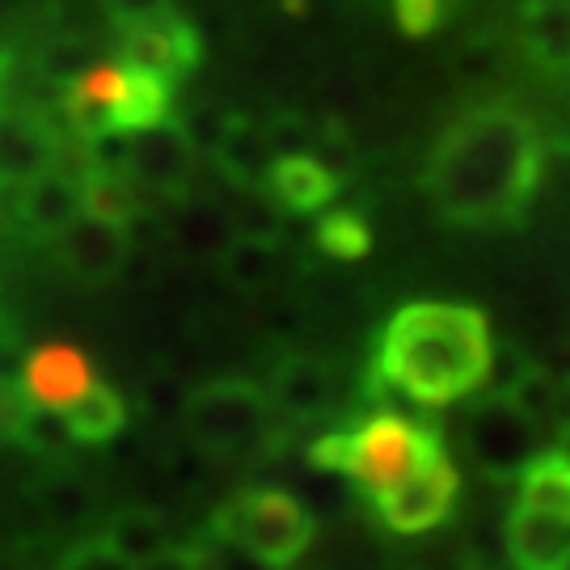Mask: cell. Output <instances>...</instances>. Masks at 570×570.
Segmentation results:
<instances>
[{
    "instance_id": "obj_28",
    "label": "cell",
    "mask_w": 570,
    "mask_h": 570,
    "mask_svg": "<svg viewBox=\"0 0 570 570\" xmlns=\"http://www.w3.org/2000/svg\"><path fill=\"white\" fill-rule=\"evenodd\" d=\"M13 440H18L21 449L35 452V456H63V452L77 444L68 423H63V410L39 406V402H30V410L21 414Z\"/></svg>"
},
{
    "instance_id": "obj_37",
    "label": "cell",
    "mask_w": 570,
    "mask_h": 570,
    "mask_svg": "<svg viewBox=\"0 0 570 570\" xmlns=\"http://www.w3.org/2000/svg\"><path fill=\"white\" fill-rule=\"evenodd\" d=\"M550 423H553L558 431H567V428H570V376H567V381H558V389H553Z\"/></svg>"
},
{
    "instance_id": "obj_40",
    "label": "cell",
    "mask_w": 570,
    "mask_h": 570,
    "mask_svg": "<svg viewBox=\"0 0 570 570\" xmlns=\"http://www.w3.org/2000/svg\"><path fill=\"white\" fill-rule=\"evenodd\" d=\"M558 435H562V444H558V449H562V452L570 456V428H567V431H558Z\"/></svg>"
},
{
    "instance_id": "obj_38",
    "label": "cell",
    "mask_w": 570,
    "mask_h": 570,
    "mask_svg": "<svg viewBox=\"0 0 570 570\" xmlns=\"http://www.w3.org/2000/svg\"><path fill=\"white\" fill-rule=\"evenodd\" d=\"M4 89H9V56L0 51V106H4Z\"/></svg>"
},
{
    "instance_id": "obj_12",
    "label": "cell",
    "mask_w": 570,
    "mask_h": 570,
    "mask_svg": "<svg viewBox=\"0 0 570 570\" xmlns=\"http://www.w3.org/2000/svg\"><path fill=\"white\" fill-rule=\"evenodd\" d=\"M338 186H343V174L334 165H326V157H317L308 148V153H284V157H275L263 190L279 212L313 216V212H326L334 204Z\"/></svg>"
},
{
    "instance_id": "obj_26",
    "label": "cell",
    "mask_w": 570,
    "mask_h": 570,
    "mask_svg": "<svg viewBox=\"0 0 570 570\" xmlns=\"http://www.w3.org/2000/svg\"><path fill=\"white\" fill-rule=\"evenodd\" d=\"M174 237L190 258H220L225 245L233 242V220L216 204H186Z\"/></svg>"
},
{
    "instance_id": "obj_4",
    "label": "cell",
    "mask_w": 570,
    "mask_h": 570,
    "mask_svg": "<svg viewBox=\"0 0 570 570\" xmlns=\"http://www.w3.org/2000/svg\"><path fill=\"white\" fill-rule=\"evenodd\" d=\"M186 440L207 456H242L263 452L279 435V414L271 406L266 389L249 381H212L186 393L183 402Z\"/></svg>"
},
{
    "instance_id": "obj_32",
    "label": "cell",
    "mask_w": 570,
    "mask_h": 570,
    "mask_svg": "<svg viewBox=\"0 0 570 570\" xmlns=\"http://www.w3.org/2000/svg\"><path fill=\"white\" fill-rule=\"evenodd\" d=\"M199 558H204V570H279L266 567L263 558H254V553L228 546L220 537H212V532H207V541H199Z\"/></svg>"
},
{
    "instance_id": "obj_24",
    "label": "cell",
    "mask_w": 570,
    "mask_h": 570,
    "mask_svg": "<svg viewBox=\"0 0 570 570\" xmlns=\"http://www.w3.org/2000/svg\"><path fill=\"white\" fill-rule=\"evenodd\" d=\"M520 503L541 508L570 524V456L558 452H537L524 473H520Z\"/></svg>"
},
{
    "instance_id": "obj_1",
    "label": "cell",
    "mask_w": 570,
    "mask_h": 570,
    "mask_svg": "<svg viewBox=\"0 0 570 570\" xmlns=\"http://www.w3.org/2000/svg\"><path fill=\"white\" fill-rule=\"evenodd\" d=\"M546 144L511 102H487L444 127L423 169L435 212L461 228L515 225L541 183Z\"/></svg>"
},
{
    "instance_id": "obj_11",
    "label": "cell",
    "mask_w": 570,
    "mask_h": 570,
    "mask_svg": "<svg viewBox=\"0 0 570 570\" xmlns=\"http://www.w3.org/2000/svg\"><path fill=\"white\" fill-rule=\"evenodd\" d=\"M190 153H195V144L186 136V127L169 119L127 131V169L136 174V183L148 195H183Z\"/></svg>"
},
{
    "instance_id": "obj_7",
    "label": "cell",
    "mask_w": 570,
    "mask_h": 570,
    "mask_svg": "<svg viewBox=\"0 0 570 570\" xmlns=\"http://www.w3.org/2000/svg\"><path fill=\"white\" fill-rule=\"evenodd\" d=\"M456 487H461V478H456V465L449 461V449L440 440V444H431L423 452V461L410 469L397 487L385 490L372 503H376V515L385 520V529L428 532V529H440L452 515V508H456Z\"/></svg>"
},
{
    "instance_id": "obj_23",
    "label": "cell",
    "mask_w": 570,
    "mask_h": 570,
    "mask_svg": "<svg viewBox=\"0 0 570 570\" xmlns=\"http://www.w3.org/2000/svg\"><path fill=\"white\" fill-rule=\"evenodd\" d=\"M102 541L110 550H119L131 567H140V562H148V558H157V553L174 546V529H169V520H165L161 511L127 508L119 515H110Z\"/></svg>"
},
{
    "instance_id": "obj_36",
    "label": "cell",
    "mask_w": 570,
    "mask_h": 570,
    "mask_svg": "<svg viewBox=\"0 0 570 570\" xmlns=\"http://www.w3.org/2000/svg\"><path fill=\"white\" fill-rule=\"evenodd\" d=\"M494 63H499L494 47H469L465 56H461V72L465 77H482V72H494Z\"/></svg>"
},
{
    "instance_id": "obj_22",
    "label": "cell",
    "mask_w": 570,
    "mask_h": 570,
    "mask_svg": "<svg viewBox=\"0 0 570 570\" xmlns=\"http://www.w3.org/2000/svg\"><path fill=\"white\" fill-rule=\"evenodd\" d=\"M63 423H68L77 444H110L127 423V402L115 385L94 381L72 406L63 410Z\"/></svg>"
},
{
    "instance_id": "obj_16",
    "label": "cell",
    "mask_w": 570,
    "mask_h": 570,
    "mask_svg": "<svg viewBox=\"0 0 570 570\" xmlns=\"http://www.w3.org/2000/svg\"><path fill=\"white\" fill-rule=\"evenodd\" d=\"M266 397H271V406H275L279 419L308 423V419H317L330 406V397H334V372L326 364H317V360L292 355V360H284V364L275 367Z\"/></svg>"
},
{
    "instance_id": "obj_42",
    "label": "cell",
    "mask_w": 570,
    "mask_h": 570,
    "mask_svg": "<svg viewBox=\"0 0 570 570\" xmlns=\"http://www.w3.org/2000/svg\"><path fill=\"white\" fill-rule=\"evenodd\" d=\"M553 570H570V553H567V558H562V562H558Z\"/></svg>"
},
{
    "instance_id": "obj_41",
    "label": "cell",
    "mask_w": 570,
    "mask_h": 570,
    "mask_svg": "<svg viewBox=\"0 0 570 570\" xmlns=\"http://www.w3.org/2000/svg\"><path fill=\"white\" fill-rule=\"evenodd\" d=\"M473 570H520V567H511L508 562V567H473Z\"/></svg>"
},
{
    "instance_id": "obj_15",
    "label": "cell",
    "mask_w": 570,
    "mask_h": 570,
    "mask_svg": "<svg viewBox=\"0 0 570 570\" xmlns=\"http://www.w3.org/2000/svg\"><path fill=\"white\" fill-rule=\"evenodd\" d=\"M508 562L520 570H553L570 553V524L550 511L515 503L503 529Z\"/></svg>"
},
{
    "instance_id": "obj_8",
    "label": "cell",
    "mask_w": 570,
    "mask_h": 570,
    "mask_svg": "<svg viewBox=\"0 0 570 570\" xmlns=\"http://www.w3.org/2000/svg\"><path fill=\"white\" fill-rule=\"evenodd\" d=\"M537 423L511 406L503 393H487L465 423V444L473 465L494 482L520 478L524 465L537 456Z\"/></svg>"
},
{
    "instance_id": "obj_6",
    "label": "cell",
    "mask_w": 570,
    "mask_h": 570,
    "mask_svg": "<svg viewBox=\"0 0 570 570\" xmlns=\"http://www.w3.org/2000/svg\"><path fill=\"white\" fill-rule=\"evenodd\" d=\"M178 85L161 81L153 72H144L136 63L115 60L98 63L72 81L68 94V115L81 122V131H140L148 122L169 119Z\"/></svg>"
},
{
    "instance_id": "obj_14",
    "label": "cell",
    "mask_w": 570,
    "mask_h": 570,
    "mask_svg": "<svg viewBox=\"0 0 570 570\" xmlns=\"http://www.w3.org/2000/svg\"><path fill=\"white\" fill-rule=\"evenodd\" d=\"M56 161L51 127L30 110L0 106V190H21Z\"/></svg>"
},
{
    "instance_id": "obj_18",
    "label": "cell",
    "mask_w": 570,
    "mask_h": 570,
    "mask_svg": "<svg viewBox=\"0 0 570 570\" xmlns=\"http://www.w3.org/2000/svg\"><path fill=\"white\" fill-rule=\"evenodd\" d=\"M148 190L136 183L127 165H89L81 178V212L102 216L110 225L131 228L144 216Z\"/></svg>"
},
{
    "instance_id": "obj_33",
    "label": "cell",
    "mask_w": 570,
    "mask_h": 570,
    "mask_svg": "<svg viewBox=\"0 0 570 570\" xmlns=\"http://www.w3.org/2000/svg\"><path fill=\"white\" fill-rule=\"evenodd\" d=\"M106 13L115 18V26H140V21H157L174 13V0H102Z\"/></svg>"
},
{
    "instance_id": "obj_10",
    "label": "cell",
    "mask_w": 570,
    "mask_h": 570,
    "mask_svg": "<svg viewBox=\"0 0 570 570\" xmlns=\"http://www.w3.org/2000/svg\"><path fill=\"white\" fill-rule=\"evenodd\" d=\"M119 60L136 63V68H144V72H153V77H161L169 85H178L195 68V60H199V35L178 13L157 21H140V26L122 30Z\"/></svg>"
},
{
    "instance_id": "obj_21",
    "label": "cell",
    "mask_w": 570,
    "mask_h": 570,
    "mask_svg": "<svg viewBox=\"0 0 570 570\" xmlns=\"http://www.w3.org/2000/svg\"><path fill=\"white\" fill-rule=\"evenodd\" d=\"M284 266V249L271 233H233V242L220 254V271L237 292H266L279 279Z\"/></svg>"
},
{
    "instance_id": "obj_30",
    "label": "cell",
    "mask_w": 570,
    "mask_h": 570,
    "mask_svg": "<svg viewBox=\"0 0 570 570\" xmlns=\"http://www.w3.org/2000/svg\"><path fill=\"white\" fill-rule=\"evenodd\" d=\"M393 13H397V26L406 30L410 39H423V35L440 30L444 0H393Z\"/></svg>"
},
{
    "instance_id": "obj_19",
    "label": "cell",
    "mask_w": 570,
    "mask_h": 570,
    "mask_svg": "<svg viewBox=\"0 0 570 570\" xmlns=\"http://www.w3.org/2000/svg\"><path fill=\"white\" fill-rule=\"evenodd\" d=\"M520 39L546 72H570V0L520 4Z\"/></svg>"
},
{
    "instance_id": "obj_31",
    "label": "cell",
    "mask_w": 570,
    "mask_h": 570,
    "mask_svg": "<svg viewBox=\"0 0 570 570\" xmlns=\"http://www.w3.org/2000/svg\"><path fill=\"white\" fill-rule=\"evenodd\" d=\"M60 570H136V567L98 537V541H81V546H72V550L63 553Z\"/></svg>"
},
{
    "instance_id": "obj_29",
    "label": "cell",
    "mask_w": 570,
    "mask_h": 570,
    "mask_svg": "<svg viewBox=\"0 0 570 570\" xmlns=\"http://www.w3.org/2000/svg\"><path fill=\"white\" fill-rule=\"evenodd\" d=\"M553 389H558V381H553L550 367L524 364V372L503 389V397H508L520 414H529L537 428H546V423H550V410H553Z\"/></svg>"
},
{
    "instance_id": "obj_5",
    "label": "cell",
    "mask_w": 570,
    "mask_h": 570,
    "mask_svg": "<svg viewBox=\"0 0 570 570\" xmlns=\"http://www.w3.org/2000/svg\"><path fill=\"white\" fill-rule=\"evenodd\" d=\"M313 515L301 499H292L287 490L254 487L225 499L212 515V537H220L237 550L263 558L266 567H292L296 558H305L313 546Z\"/></svg>"
},
{
    "instance_id": "obj_34",
    "label": "cell",
    "mask_w": 570,
    "mask_h": 570,
    "mask_svg": "<svg viewBox=\"0 0 570 570\" xmlns=\"http://www.w3.org/2000/svg\"><path fill=\"white\" fill-rule=\"evenodd\" d=\"M183 381L174 372H157L153 381H144V406H153L157 414H183Z\"/></svg>"
},
{
    "instance_id": "obj_17",
    "label": "cell",
    "mask_w": 570,
    "mask_h": 570,
    "mask_svg": "<svg viewBox=\"0 0 570 570\" xmlns=\"http://www.w3.org/2000/svg\"><path fill=\"white\" fill-rule=\"evenodd\" d=\"M275 140L271 127L254 119H225L220 136H216V161L225 169V178L233 186H263L271 165H275Z\"/></svg>"
},
{
    "instance_id": "obj_20",
    "label": "cell",
    "mask_w": 570,
    "mask_h": 570,
    "mask_svg": "<svg viewBox=\"0 0 570 570\" xmlns=\"http://www.w3.org/2000/svg\"><path fill=\"white\" fill-rule=\"evenodd\" d=\"M81 216V183L47 169L35 183L21 186V220L30 233L39 237H56L60 228H68Z\"/></svg>"
},
{
    "instance_id": "obj_25",
    "label": "cell",
    "mask_w": 570,
    "mask_h": 570,
    "mask_svg": "<svg viewBox=\"0 0 570 570\" xmlns=\"http://www.w3.org/2000/svg\"><path fill=\"white\" fill-rule=\"evenodd\" d=\"M39 508L51 529H81L85 520L94 515V508H98V490L89 487L85 478H77V473H56V478L42 482Z\"/></svg>"
},
{
    "instance_id": "obj_3",
    "label": "cell",
    "mask_w": 570,
    "mask_h": 570,
    "mask_svg": "<svg viewBox=\"0 0 570 570\" xmlns=\"http://www.w3.org/2000/svg\"><path fill=\"white\" fill-rule=\"evenodd\" d=\"M440 440H444L440 431L419 428L402 414H372L360 428L317 435L308 444V461L322 473H343L346 482H355L367 499H381Z\"/></svg>"
},
{
    "instance_id": "obj_27",
    "label": "cell",
    "mask_w": 570,
    "mask_h": 570,
    "mask_svg": "<svg viewBox=\"0 0 570 570\" xmlns=\"http://www.w3.org/2000/svg\"><path fill=\"white\" fill-rule=\"evenodd\" d=\"M317 249L338 263H360L372 249V225L360 212H326L317 220Z\"/></svg>"
},
{
    "instance_id": "obj_13",
    "label": "cell",
    "mask_w": 570,
    "mask_h": 570,
    "mask_svg": "<svg viewBox=\"0 0 570 570\" xmlns=\"http://www.w3.org/2000/svg\"><path fill=\"white\" fill-rule=\"evenodd\" d=\"M94 381H98V372L89 364V355L68 343L39 346L21 364V389H26V397L51 410H68Z\"/></svg>"
},
{
    "instance_id": "obj_39",
    "label": "cell",
    "mask_w": 570,
    "mask_h": 570,
    "mask_svg": "<svg viewBox=\"0 0 570 570\" xmlns=\"http://www.w3.org/2000/svg\"><path fill=\"white\" fill-rule=\"evenodd\" d=\"M0 570H26L21 562H13V558H0Z\"/></svg>"
},
{
    "instance_id": "obj_35",
    "label": "cell",
    "mask_w": 570,
    "mask_h": 570,
    "mask_svg": "<svg viewBox=\"0 0 570 570\" xmlns=\"http://www.w3.org/2000/svg\"><path fill=\"white\" fill-rule=\"evenodd\" d=\"M136 570H204V558H199V546H169L165 553L140 562Z\"/></svg>"
},
{
    "instance_id": "obj_2",
    "label": "cell",
    "mask_w": 570,
    "mask_h": 570,
    "mask_svg": "<svg viewBox=\"0 0 570 570\" xmlns=\"http://www.w3.org/2000/svg\"><path fill=\"white\" fill-rule=\"evenodd\" d=\"M487 313L449 301H419L389 317L372 360V393H402L414 406H452L487 385Z\"/></svg>"
},
{
    "instance_id": "obj_9",
    "label": "cell",
    "mask_w": 570,
    "mask_h": 570,
    "mask_svg": "<svg viewBox=\"0 0 570 570\" xmlns=\"http://www.w3.org/2000/svg\"><path fill=\"white\" fill-rule=\"evenodd\" d=\"M56 254H60L63 271L81 284H110L122 271L127 254H131V237L122 225H110L102 216L81 212L68 228H60L56 237Z\"/></svg>"
}]
</instances>
